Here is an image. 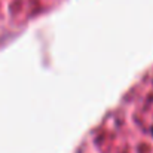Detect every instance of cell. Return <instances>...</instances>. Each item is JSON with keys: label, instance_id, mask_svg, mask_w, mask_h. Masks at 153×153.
I'll return each mask as SVG.
<instances>
[{"label": "cell", "instance_id": "1", "mask_svg": "<svg viewBox=\"0 0 153 153\" xmlns=\"http://www.w3.org/2000/svg\"><path fill=\"white\" fill-rule=\"evenodd\" d=\"M152 135H153V128H152Z\"/></svg>", "mask_w": 153, "mask_h": 153}]
</instances>
